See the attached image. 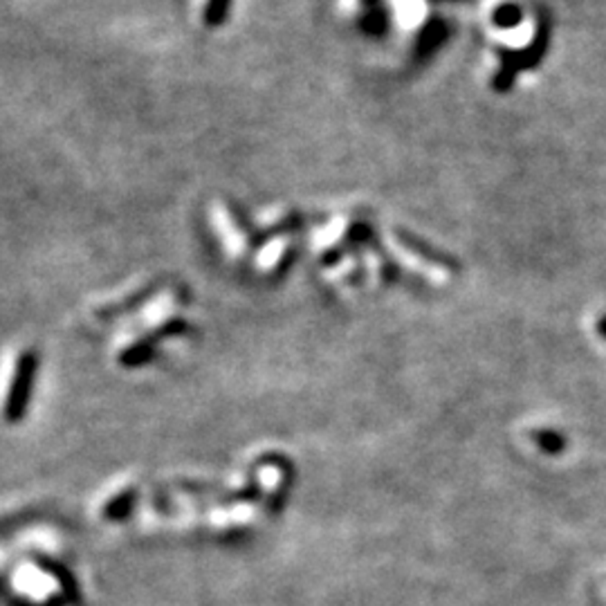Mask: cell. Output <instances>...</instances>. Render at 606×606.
<instances>
[{"instance_id":"7a4b0ae2","label":"cell","mask_w":606,"mask_h":606,"mask_svg":"<svg viewBox=\"0 0 606 606\" xmlns=\"http://www.w3.org/2000/svg\"><path fill=\"white\" fill-rule=\"evenodd\" d=\"M530 440L548 456H559L568 447L566 433L559 431V429H533Z\"/></svg>"},{"instance_id":"277c9868","label":"cell","mask_w":606,"mask_h":606,"mask_svg":"<svg viewBox=\"0 0 606 606\" xmlns=\"http://www.w3.org/2000/svg\"><path fill=\"white\" fill-rule=\"evenodd\" d=\"M595 328H598V335H600V337H602L604 342H606V315L600 317V319H598V326H595Z\"/></svg>"},{"instance_id":"6da1fadb","label":"cell","mask_w":606,"mask_h":606,"mask_svg":"<svg viewBox=\"0 0 606 606\" xmlns=\"http://www.w3.org/2000/svg\"><path fill=\"white\" fill-rule=\"evenodd\" d=\"M550 39H553V16H550V12L544 5H537L535 7V32L530 43L521 50H501L498 52L501 68L494 74V88L501 92L510 90L516 74L542 65L545 52L550 48Z\"/></svg>"},{"instance_id":"3957f363","label":"cell","mask_w":606,"mask_h":606,"mask_svg":"<svg viewBox=\"0 0 606 606\" xmlns=\"http://www.w3.org/2000/svg\"><path fill=\"white\" fill-rule=\"evenodd\" d=\"M492 21L497 27L512 30V27H516L521 21H524V9H521L516 3H503L501 7L492 14Z\"/></svg>"}]
</instances>
